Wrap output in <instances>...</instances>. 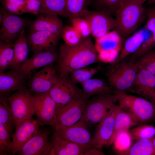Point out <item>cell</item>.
I'll use <instances>...</instances> for the list:
<instances>
[{
	"instance_id": "cell-45",
	"label": "cell",
	"mask_w": 155,
	"mask_h": 155,
	"mask_svg": "<svg viewBox=\"0 0 155 155\" xmlns=\"http://www.w3.org/2000/svg\"><path fill=\"white\" fill-rule=\"evenodd\" d=\"M147 3L148 5H155V0H147Z\"/></svg>"
},
{
	"instance_id": "cell-20",
	"label": "cell",
	"mask_w": 155,
	"mask_h": 155,
	"mask_svg": "<svg viewBox=\"0 0 155 155\" xmlns=\"http://www.w3.org/2000/svg\"><path fill=\"white\" fill-rule=\"evenodd\" d=\"M61 35L46 31L30 32L27 37L28 45L34 53L55 49Z\"/></svg>"
},
{
	"instance_id": "cell-15",
	"label": "cell",
	"mask_w": 155,
	"mask_h": 155,
	"mask_svg": "<svg viewBox=\"0 0 155 155\" xmlns=\"http://www.w3.org/2000/svg\"><path fill=\"white\" fill-rule=\"evenodd\" d=\"M88 127L81 120L75 124L66 127L54 128L53 135L61 138L82 146L87 149L92 147V138Z\"/></svg>"
},
{
	"instance_id": "cell-12",
	"label": "cell",
	"mask_w": 155,
	"mask_h": 155,
	"mask_svg": "<svg viewBox=\"0 0 155 155\" xmlns=\"http://www.w3.org/2000/svg\"><path fill=\"white\" fill-rule=\"evenodd\" d=\"M81 17L88 22L91 34L96 39L106 34L115 26V19L112 14L104 11L88 10Z\"/></svg>"
},
{
	"instance_id": "cell-30",
	"label": "cell",
	"mask_w": 155,
	"mask_h": 155,
	"mask_svg": "<svg viewBox=\"0 0 155 155\" xmlns=\"http://www.w3.org/2000/svg\"><path fill=\"white\" fill-rule=\"evenodd\" d=\"M0 123L11 133L15 126L12 109L6 96H0Z\"/></svg>"
},
{
	"instance_id": "cell-28",
	"label": "cell",
	"mask_w": 155,
	"mask_h": 155,
	"mask_svg": "<svg viewBox=\"0 0 155 155\" xmlns=\"http://www.w3.org/2000/svg\"><path fill=\"white\" fill-rule=\"evenodd\" d=\"M139 124L134 117L121 106L115 117L114 133L115 140L117 136L120 133L128 131L131 127Z\"/></svg>"
},
{
	"instance_id": "cell-7",
	"label": "cell",
	"mask_w": 155,
	"mask_h": 155,
	"mask_svg": "<svg viewBox=\"0 0 155 155\" xmlns=\"http://www.w3.org/2000/svg\"><path fill=\"white\" fill-rule=\"evenodd\" d=\"M120 107L119 104L115 105L98 123L92 138V147L100 150L104 147L109 146L114 142L115 117Z\"/></svg>"
},
{
	"instance_id": "cell-1",
	"label": "cell",
	"mask_w": 155,
	"mask_h": 155,
	"mask_svg": "<svg viewBox=\"0 0 155 155\" xmlns=\"http://www.w3.org/2000/svg\"><path fill=\"white\" fill-rule=\"evenodd\" d=\"M98 59L95 45L89 36L74 46L61 44L55 68L59 77H68L72 71L92 65Z\"/></svg>"
},
{
	"instance_id": "cell-9",
	"label": "cell",
	"mask_w": 155,
	"mask_h": 155,
	"mask_svg": "<svg viewBox=\"0 0 155 155\" xmlns=\"http://www.w3.org/2000/svg\"><path fill=\"white\" fill-rule=\"evenodd\" d=\"M122 38L114 30L96 39L94 45L98 59L105 62L114 63L122 47Z\"/></svg>"
},
{
	"instance_id": "cell-41",
	"label": "cell",
	"mask_w": 155,
	"mask_h": 155,
	"mask_svg": "<svg viewBox=\"0 0 155 155\" xmlns=\"http://www.w3.org/2000/svg\"><path fill=\"white\" fill-rule=\"evenodd\" d=\"M146 13L147 20L145 28L151 32L155 40V6L149 8Z\"/></svg>"
},
{
	"instance_id": "cell-23",
	"label": "cell",
	"mask_w": 155,
	"mask_h": 155,
	"mask_svg": "<svg viewBox=\"0 0 155 155\" xmlns=\"http://www.w3.org/2000/svg\"><path fill=\"white\" fill-rule=\"evenodd\" d=\"M149 31L144 27L127 38L123 43L119 56L114 63H117L125 59L136 52L151 36H148Z\"/></svg>"
},
{
	"instance_id": "cell-11",
	"label": "cell",
	"mask_w": 155,
	"mask_h": 155,
	"mask_svg": "<svg viewBox=\"0 0 155 155\" xmlns=\"http://www.w3.org/2000/svg\"><path fill=\"white\" fill-rule=\"evenodd\" d=\"M1 12L3 19L0 30V41L13 44L28 22L3 7L1 8Z\"/></svg>"
},
{
	"instance_id": "cell-8",
	"label": "cell",
	"mask_w": 155,
	"mask_h": 155,
	"mask_svg": "<svg viewBox=\"0 0 155 155\" xmlns=\"http://www.w3.org/2000/svg\"><path fill=\"white\" fill-rule=\"evenodd\" d=\"M31 100L37 120L42 125H55L58 109L49 93L32 94Z\"/></svg>"
},
{
	"instance_id": "cell-38",
	"label": "cell",
	"mask_w": 155,
	"mask_h": 155,
	"mask_svg": "<svg viewBox=\"0 0 155 155\" xmlns=\"http://www.w3.org/2000/svg\"><path fill=\"white\" fill-rule=\"evenodd\" d=\"M61 38L65 44L71 46L78 44L83 38L80 33L71 26H64Z\"/></svg>"
},
{
	"instance_id": "cell-33",
	"label": "cell",
	"mask_w": 155,
	"mask_h": 155,
	"mask_svg": "<svg viewBox=\"0 0 155 155\" xmlns=\"http://www.w3.org/2000/svg\"><path fill=\"white\" fill-rule=\"evenodd\" d=\"M130 137L137 141L143 139H151L155 136V126L143 125L128 131Z\"/></svg>"
},
{
	"instance_id": "cell-36",
	"label": "cell",
	"mask_w": 155,
	"mask_h": 155,
	"mask_svg": "<svg viewBox=\"0 0 155 155\" xmlns=\"http://www.w3.org/2000/svg\"><path fill=\"white\" fill-rule=\"evenodd\" d=\"M126 0H92V4L95 9L115 14Z\"/></svg>"
},
{
	"instance_id": "cell-14",
	"label": "cell",
	"mask_w": 155,
	"mask_h": 155,
	"mask_svg": "<svg viewBox=\"0 0 155 155\" xmlns=\"http://www.w3.org/2000/svg\"><path fill=\"white\" fill-rule=\"evenodd\" d=\"M59 77L53 65L45 67L37 71L30 78L28 89L32 94L49 93Z\"/></svg>"
},
{
	"instance_id": "cell-22",
	"label": "cell",
	"mask_w": 155,
	"mask_h": 155,
	"mask_svg": "<svg viewBox=\"0 0 155 155\" xmlns=\"http://www.w3.org/2000/svg\"><path fill=\"white\" fill-rule=\"evenodd\" d=\"M27 78L15 69L8 72H0V96H6L14 91H18L25 87Z\"/></svg>"
},
{
	"instance_id": "cell-47",
	"label": "cell",
	"mask_w": 155,
	"mask_h": 155,
	"mask_svg": "<svg viewBox=\"0 0 155 155\" xmlns=\"http://www.w3.org/2000/svg\"></svg>"
},
{
	"instance_id": "cell-34",
	"label": "cell",
	"mask_w": 155,
	"mask_h": 155,
	"mask_svg": "<svg viewBox=\"0 0 155 155\" xmlns=\"http://www.w3.org/2000/svg\"><path fill=\"white\" fill-rule=\"evenodd\" d=\"M42 7L59 16L68 18L66 0H41Z\"/></svg>"
},
{
	"instance_id": "cell-29",
	"label": "cell",
	"mask_w": 155,
	"mask_h": 155,
	"mask_svg": "<svg viewBox=\"0 0 155 155\" xmlns=\"http://www.w3.org/2000/svg\"><path fill=\"white\" fill-rule=\"evenodd\" d=\"M68 18L81 17L88 10L92 0H66Z\"/></svg>"
},
{
	"instance_id": "cell-24",
	"label": "cell",
	"mask_w": 155,
	"mask_h": 155,
	"mask_svg": "<svg viewBox=\"0 0 155 155\" xmlns=\"http://www.w3.org/2000/svg\"><path fill=\"white\" fill-rule=\"evenodd\" d=\"M50 155H82L87 149L82 146L62 139L54 135Z\"/></svg>"
},
{
	"instance_id": "cell-46",
	"label": "cell",
	"mask_w": 155,
	"mask_h": 155,
	"mask_svg": "<svg viewBox=\"0 0 155 155\" xmlns=\"http://www.w3.org/2000/svg\"><path fill=\"white\" fill-rule=\"evenodd\" d=\"M154 146L155 148V136L151 139Z\"/></svg>"
},
{
	"instance_id": "cell-32",
	"label": "cell",
	"mask_w": 155,
	"mask_h": 155,
	"mask_svg": "<svg viewBox=\"0 0 155 155\" xmlns=\"http://www.w3.org/2000/svg\"><path fill=\"white\" fill-rule=\"evenodd\" d=\"M98 70L97 68L84 67L72 71L68 77L74 84H81L91 78L97 73Z\"/></svg>"
},
{
	"instance_id": "cell-26",
	"label": "cell",
	"mask_w": 155,
	"mask_h": 155,
	"mask_svg": "<svg viewBox=\"0 0 155 155\" xmlns=\"http://www.w3.org/2000/svg\"><path fill=\"white\" fill-rule=\"evenodd\" d=\"M81 84L83 95L87 99L93 96L113 93L112 88L102 79L91 78Z\"/></svg>"
},
{
	"instance_id": "cell-5",
	"label": "cell",
	"mask_w": 155,
	"mask_h": 155,
	"mask_svg": "<svg viewBox=\"0 0 155 155\" xmlns=\"http://www.w3.org/2000/svg\"><path fill=\"white\" fill-rule=\"evenodd\" d=\"M115 63V66L107 74L108 84L114 92H129L138 69L135 62L129 59H125Z\"/></svg>"
},
{
	"instance_id": "cell-35",
	"label": "cell",
	"mask_w": 155,
	"mask_h": 155,
	"mask_svg": "<svg viewBox=\"0 0 155 155\" xmlns=\"http://www.w3.org/2000/svg\"><path fill=\"white\" fill-rule=\"evenodd\" d=\"M13 44L1 41L0 43V72H3L9 68L14 57Z\"/></svg>"
},
{
	"instance_id": "cell-10",
	"label": "cell",
	"mask_w": 155,
	"mask_h": 155,
	"mask_svg": "<svg viewBox=\"0 0 155 155\" xmlns=\"http://www.w3.org/2000/svg\"><path fill=\"white\" fill-rule=\"evenodd\" d=\"M88 99L83 94L74 98L58 111L54 128L68 127L81 119Z\"/></svg>"
},
{
	"instance_id": "cell-43",
	"label": "cell",
	"mask_w": 155,
	"mask_h": 155,
	"mask_svg": "<svg viewBox=\"0 0 155 155\" xmlns=\"http://www.w3.org/2000/svg\"><path fill=\"white\" fill-rule=\"evenodd\" d=\"M104 153L98 149L94 147H91L87 149L85 151L84 155H104Z\"/></svg>"
},
{
	"instance_id": "cell-39",
	"label": "cell",
	"mask_w": 155,
	"mask_h": 155,
	"mask_svg": "<svg viewBox=\"0 0 155 155\" xmlns=\"http://www.w3.org/2000/svg\"><path fill=\"white\" fill-rule=\"evenodd\" d=\"M69 20L71 26L77 31L83 38L89 36L91 34L90 24L85 19L81 17H78Z\"/></svg>"
},
{
	"instance_id": "cell-37",
	"label": "cell",
	"mask_w": 155,
	"mask_h": 155,
	"mask_svg": "<svg viewBox=\"0 0 155 155\" xmlns=\"http://www.w3.org/2000/svg\"><path fill=\"white\" fill-rule=\"evenodd\" d=\"M11 133L0 123V155H12Z\"/></svg>"
},
{
	"instance_id": "cell-17",
	"label": "cell",
	"mask_w": 155,
	"mask_h": 155,
	"mask_svg": "<svg viewBox=\"0 0 155 155\" xmlns=\"http://www.w3.org/2000/svg\"><path fill=\"white\" fill-rule=\"evenodd\" d=\"M49 131L40 127L34 135L16 153L18 155H50L51 142L48 141Z\"/></svg>"
},
{
	"instance_id": "cell-16",
	"label": "cell",
	"mask_w": 155,
	"mask_h": 155,
	"mask_svg": "<svg viewBox=\"0 0 155 155\" xmlns=\"http://www.w3.org/2000/svg\"><path fill=\"white\" fill-rule=\"evenodd\" d=\"M58 57L56 49L39 51L34 53L24 64L13 69L18 71L27 78H30L39 69L53 65L57 61Z\"/></svg>"
},
{
	"instance_id": "cell-2",
	"label": "cell",
	"mask_w": 155,
	"mask_h": 155,
	"mask_svg": "<svg viewBox=\"0 0 155 155\" xmlns=\"http://www.w3.org/2000/svg\"><path fill=\"white\" fill-rule=\"evenodd\" d=\"M145 13L143 5L132 0H126L115 13L114 30L122 38L127 37L141 24Z\"/></svg>"
},
{
	"instance_id": "cell-3",
	"label": "cell",
	"mask_w": 155,
	"mask_h": 155,
	"mask_svg": "<svg viewBox=\"0 0 155 155\" xmlns=\"http://www.w3.org/2000/svg\"><path fill=\"white\" fill-rule=\"evenodd\" d=\"M121 107L131 115L140 123L155 120V104L142 97L127 92H114Z\"/></svg>"
},
{
	"instance_id": "cell-18",
	"label": "cell",
	"mask_w": 155,
	"mask_h": 155,
	"mask_svg": "<svg viewBox=\"0 0 155 155\" xmlns=\"http://www.w3.org/2000/svg\"><path fill=\"white\" fill-rule=\"evenodd\" d=\"M129 92L155 104V75L146 70L138 69Z\"/></svg>"
},
{
	"instance_id": "cell-44",
	"label": "cell",
	"mask_w": 155,
	"mask_h": 155,
	"mask_svg": "<svg viewBox=\"0 0 155 155\" xmlns=\"http://www.w3.org/2000/svg\"><path fill=\"white\" fill-rule=\"evenodd\" d=\"M140 4L143 5L144 3L147 1V0H132Z\"/></svg>"
},
{
	"instance_id": "cell-4",
	"label": "cell",
	"mask_w": 155,
	"mask_h": 155,
	"mask_svg": "<svg viewBox=\"0 0 155 155\" xmlns=\"http://www.w3.org/2000/svg\"><path fill=\"white\" fill-rule=\"evenodd\" d=\"M117 101L114 93L94 96L88 99L80 120L87 127L98 124Z\"/></svg>"
},
{
	"instance_id": "cell-21",
	"label": "cell",
	"mask_w": 155,
	"mask_h": 155,
	"mask_svg": "<svg viewBox=\"0 0 155 155\" xmlns=\"http://www.w3.org/2000/svg\"><path fill=\"white\" fill-rule=\"evenodd\" d=\"M36 119L26 120L16 127L13 135L12 155H13L35 134L40 125Z\"/></svg>"
},
{
	"instance_id": "cell-25",
	"label": "cell",
	"mask_w": 155,
	"mask_h": 155,
	"mask_svg": "<svg viewBox=\"0 0 155 155\" xmlns=\"http://www.w3.org/2000/svg\"><path fill=\"white\" fill-rule=\"evenodd\" d=\"M28 45L27 38L24 29L13 44L14 57L9 68L11 69L16 68L26 61L29 58L28 57L29 53Z\"/></svg>"
},
{
	"instance_id": "cell-42",
	"label": "cell",
	"mask_w": 155,
	"mask_h": 155,
	"mask_svg": "<svg viewBox=\"0 0 155 155\" xmlns=\"http://www.w3.org/2000/svg\"><path fill=\"white\" fill-rule=\"evenodd\" d=\"M26 13L38 15L42 8L41 0H24Z\"/></svg>"
},
{
	"instance_id": "cell-27",
	"label": "cell",
	"mask_w": 155,
	"mask_h": 155,
	"mask_svg": "<svg viewBox=\"0 0 155 155\" xmlns=\"http://www.w3.org/2000/svg\"><path fill=\"white\" fill-rule=\"evenodd\" d=\"M120 155H155V148L151 139H143L130 147L117 151Z\"/></svg>"
},
{
	"instance_id": "cell-6",
	"label": "cell",
	"mask_w": 155,
	"mask_h": 155,
	"mask_svg": "<svg viewBox=\"0 0 155 155\" xmlns=\"http://www.w3.org/2000/svg\"><path fill=\"white\" fill-rule=\"evenodd\" d=\"M32 94L28 89L24 87L7 97L15 128L23 122L32 119L34 115L31 100Z\"/></svg>"
},
{
	"instance_id": "cell-13",
	"label": "cell",
	"mask_w": 155,
	"mask_h": 155,
	"mask_svg": "<svg viewBox=\"0 0 155 155\" xmlns=\"http://www.w3.org/2000/svg\"><path fill=\"white\" fill-rule=\"evenodd\" d=\"M49 93L56 104L58 111L82 94V90L67 77H59Z\"/></svg>"
},
{
	"instance_id": "cell-19",
	"label": "cell",
	"mask_w": 155,
	"mask_h": 155,
	"mask_svg": "<svg viewBox=\"0 0 155 155\" xmlns=\"http://www.w3.org/2000/svg\"><path fill=\"white\" fill-rule=\"evenodd\" d=\"M38 15L30 25V32L46 31L61 35L64 26L58 15L42 8Z\"/></svg>"
},
{
	"instance_id": "cell-40",
	"label": "cell",
	"mask_w": 155,
	"mask_h": 155,
	"mask_svg": "<svg viewBox=\"0 0 155 155\" xmlns=\"http://www.w3.org/2000/svg\"><path fill=\"white\" fill-rule=\"evenodd\" d=\"M5 9L10 13L21 15L26 13L24 0H3Z\"/></svg>"
},
{
	"instance_id": "cell-31",
	"label": "cell",
	"mask_w": 155,
	"mask_h": 155,
	"mask_svg": "<svg viewBox=\"0 0 155 155\" xmlns=\"http://www.w3.org/2000/svg\"><path fill=\"white\" fill-rule=\"evenodd\" d=\"M135 62L138 69L146 70L155 75V48L142 54Z\"/></svg>"
}]
</instances>
